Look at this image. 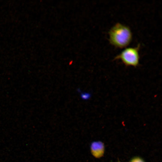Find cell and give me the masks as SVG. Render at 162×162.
<instances>
[{
	"instance_id": "1",
	"label": "cell",
	"mask_w": 162,
	"mask_h": 162,
	"mask_svg": "<svg viewBox=\"0 0 162 162\" xmlns=\"http://www.w3.org/2000/svg\"><path fill=\"white\" fill-rule=\"evenodd\" d=\"M108 34L110 44L118 48L126 47L132 39V33L130 28L119 22L116 23L111 27Z\"/></svg>"
},
{
	"instance_id": "2",
	"label": "cell",
	"mask_w": 162,
	"mask_h": 162,
	"mask_svg": "<svg viewBox=\"0 0 162 162\" xmlns=\"http://www.w3.org/2000/svg\"><path fill=\"white\" fill-rule=\"evenodd\" d=\"M140 46L139 44L136 47L126 48L115 56L113 60L120 59L126 66L136 67L139 64Z\"/></svg>"
},
{
	"instance_id": "3",
	"label": "cell",
	"mask_w": 162,
	"mask_h": 162,
	"mask_svg": "<svg viewBox=\"0 0 162 162\" xmlns=\"http://www.w3.org/2000/svg\"><path fill=\"white\" fill-rule=\"evenodd\" d=\"M90 148L92 154L95 158H99L103 155L105 151V146L102 142L95 141L92 142Z\"/></svg>"
},
{
	"instance_id": "4",
	"label": "cell",
	"mask_w": 162,
	"mask_h": 162,
	"mask_svg": "<svg viewBox=\"0 0 162 162\" xmlns=\"http://www.w3.org/2000/svg\"><path fill=\"white\" fill-rule=\"evenodd\" d=\"M77 91L80 93V97L83 100H88L91 97V95L89 93L81 92L80 89H78Z\"/></svg>"
},
{
	"instance_id": "5",
	"label": "cell",
	"mask_w": 162,
	"mask_h": 162,
	"mask_svg": "<svg viewBox=\"0 0 162 162\" xmlns=\"http://www.w3.org/2000/svg\"><path fill=\"white\" fill-rule=\"evenodd\" d=\"M130 162H145V161L140 158L136 157L132 159Z\"/></svg>"
}]
</instances>
